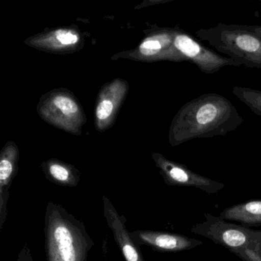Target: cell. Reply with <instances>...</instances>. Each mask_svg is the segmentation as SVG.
Masks as SVG:
<instances>
[{"label": "cell", "instance_id": "obj_1", "mask_svg": "<svg viewBox=\"0 0 261 261\" xmlns=\"http://www.w3.org/2000/svg\"><path fill=\"white\" fill-rule=\"evenodd\" d=\"M231 102L215 93L188 102L174 118L169 140L173 146L194 139L227 135L244 123Z\"/></svg>", "mask_w": 261, "mask_h": 261}, {"label": "cell", "instance_id": "obj_2", "mask_svg": "<svg viewBox=\"0 0 261 261\" xmlns=\"http://www.w3.org/2000/svg\"><path fill=\"white\" fill-rule=\"evenodd\" d=\"M195 35L241 66L261 68V37L244 25L218 23L212 28L201 29Z\"/></svg>", "mask_w": 261, "mask_h": 261}, {"label": "cell", "instance_id": "obj_3", "mask_svg": "<svg viewBox=\"0 0 261 261\" xmlns=\"http://www.w3.org/2000/svg\"><path fill=\"white\" fill-rule=\"evenodd\" d=\"M49 261H83L85 246L77 230L63 218H51L48 229Z\"/></svg>", "mask_w": 261, "mask_h": 261}, {"label": "cell", "instance_id": "obj_4", "mask_svg": "<svg viewBox=\"0 0 261 261\" xmlns=\"http://www.w3.org/2000/svg\"><path fill=\"white\" fill-rule=\"evenodd\" d=\"M176 51L187 62L196 65L204 74H212L227 66L240 67L233 59L217 54L195 40L189 33L178 29L173 42Z\"/></svg>", "mask_w": 261, "mask_h": 261}, {"label": "cell", "instance_id": "obj_5", "mask_svg": "<svg viewBox=\"0 0 261 261\" xmlns=\"http://www.w3.org/2000/svg\"><path fill=\"white\" fill-rule=\"evenodd\" d=\"M159 165L169 184L198 188L208 193H213L224 187V185L221 183L201 176L183 165L172 163L163 158L160 159Z\"/></svg>", "mask_w": 261, "mask_h": 261}, {"label": "cell", "instance_id": "obj_6", "mask_svg": "<svg viewBox=\"0 0 261 261\" xmlns=\"http://www.w3.org/2000/svg\"><path fill=\"white\" fill-rule=\"evenodd\" d=\"M103 201L105 202L107 219L125 259L126 261H143L141 253L137 250L134 241L126 232L124 224L122 222L118 214L116 212L108 198H103Z\"/></svg>", "mask_w": 261, "mask_h": 261}, {"label": "cell", "instance_id": "obj_7", "mask_svg": "<svg viewBox=\"0 0 261 261\" xmlns=\"http://www.w3.org/2000/svg\"><path fill=\"white\" fill-rule=\"evenodd\" d=\"M138 238L145 244L168 251L186 250L200 244V241L198 242L182 235L162 232L141 231L139 233Z\"/></svg>", "mask_w": 261, "mask_h": 261}, {"label": "cell", "instance_id": "obj_8", "mask_svg": "<svg viewBox=\"0 0 261 261\" xmlns=\"http://www.w3.org/2000/svg\"><path fill=\"white\" fill-rule=\"evenodd\" d=\"M222 219L245 224H261V201H251L227 207L221 215Z\"/></svg>", "mask_w": 261, "mask_h": 261}, {"label": "cell", "instance_id": "obj_9", "mask_svg": "<svg viewBox=\"0 0 261 261\" xmlns=\"http://www.w3.org/2000/svg\"><path fill=\"white\" fill-rule=\"evenodd\" d=\"M232 93L252 112L261 117V91L245 87L235 86L232 88Z\"/></svg>", "mask_w": 261, "mask_h": 261}, {"label": "cell", "instance_id": "obj_10", "mask_svg": "<svg viewBox=\"0 0 261 261\" xmlns=\"http://www.w3.org/2000/svg\"><path fill=\"white\" fill-rule=\"evenodd\" d=\"M219 238L220 241L229 248H239L247 242L245 232L239 229H226L221 232Z\"/></svg>", "mask_w": 261, "mask_h": 261}, {"label": "cell", "instance_id": "obj_11", "mask_svg": "<svg viewBox=\"0 0 261 261\" xmlns=\"http://www.w3.org/2000/svg\"><path fill=\"white\" fill-rule=\"evenodd\" d=\"M14 171V165L8 158H3L0 162V193L1 198H4V194L7 192L10 181H11L12 175Z\"/></svg>", "mask_w": 261, "mask_h": 261}, {"label": "cell", "instance_id": "obj_12", "mask_svg": "<svg viewBox=\"0 0 261 261\" xmlns=\"http://www.w3.org/2000/svg\"><path fill=\"white\" fill-rule=\"evenodd\" d=\"M54 103L56 108L60 109L65 114H74V113L77 112V109H79L75 102L69 97H56L55 99Z\"/></svg>", "mask_w": 261, "mask_h": 261}, {"label": "cell", "instance_id": "obj_13", "mask_svg": "<svg viewBox=\"0 0 261 261\" xmlns=\"http://www.w3.org/2000/svg\"><path fill=\"white\" fill-rule=\"evenodd\" d=\"M49 172L55 179L61 182H68L70 180L69 171L61 165H51L49 168Z\"/></svg>", "mask_w": 261, "mask_h": 261}, {"label": "cell", "instance_id": "obj_14", "mask_svg": "<svg viewBox=\"0 0 261 261\" xmlns=\"http://www.w3.org/2000/svg\"><path fill=\"white\" fill-rule=\"evenodd\" d=\"M114 105L111 100H103L97 108V117L99 120H105L112 114Z\"/></svg>", "mask_w": 261, "mask_h": 261}, {"label": "cell", "instance_id": "obj_15", "mask_svg": "<svg viewBox=\"0 0 261 261\" xmlns=\"http://www.w3.org/2000/svg\"><path fill=\"white\" fill-rule=\"evenodd\" d=\"M56 35L58 40L63 45H72L77 43L79 41V37L71 32L59 30L56 32Z\"/></svg>", "mask_w": 261, "mask_h": 261}, {"label": "cell", "instance_id": "obj_16", "mask_svg": "<svg viewBox=\"0 0 261 261\" xmlns=\"http://www.w3.org/2000/svg\"><path fill=\"white\" fill-rule=\"evenodd\" d=\"M248 31L261 37V25H244Z\"/></svg>", "mask_w": 261, "mask_h": 261}, {"label": "cell", "instance_id": "obj_17", "mask_svg": "<svg viewBox=\"0 0 261 261\" xmlns=\"http://www.w3.org/2000/svg\"><path fill=\"white\" fill-rule=\"evenodd\" d=\"M259 2H261V0H259Z\"/></svg>", "mask_w": 261, "mask_h": 261}]
</instances>
